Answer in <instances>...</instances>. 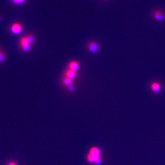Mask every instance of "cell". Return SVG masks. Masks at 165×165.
<instances>
[{"instance_id": "cell-1", "label": "cell", "mask_w": 165, "mask_h": 165, "mask_svg": "<svg viewBox=\"0 0 165 165\" xmlns=\"http://www.w3.org/2000/svg\"><path fill=\"white\" fill-rule=\"evenodd\" d=\"M101 151L98 148L93 146L89 150V153L86 156L87 161L90 163H94V162L101 157Z\"/></svg>"}, {"instance_id": "cell-2", "label": "cell", "mask_w": 165, "mask_h": 165, "mask_svg": "<svg viewBox=\"0 0 165 165\" xmlns=\"http://www.w3.org/2000/svg\"><path fill=\"white\" fill-rule=\"evenodd\" d=\"M22 31V27L20 24L15 23L13 24L11 27V31L12 34L17 35L21 33Z\"/></svg>"}, {"instance_id": "cell-3", "label": "cell", "mask_w": 165, "mask_h": 165, "mask_svg": "<svg viewBox=\"0 0 165 165\" xmlns=\"http://www.w3.org/2000/svg\"><path fill=\"white\" fill-rule=\"evenodd\" d=\"M99 49V45L96 42H91L88 44V50L91 53H96Z\"/></svg>"}, {"instance_id": "cell-4", "label": "cell", "mask_w": 165, "mask_h": 165, "mask_svg": "<svg viewBox=\"0 0 165 165\" xmlns=\"http://www.w3.org/2000/svg\"><path fill=\"white\" fill-rule=\"evenodd\" d=\"M151 90L154 93L159 94L161 91V86L159 83L157 82H153L151 85Z\"/></svg>"}, {"instance_id": "cell-5", "label": "cell", "mask_w": 165, "mask_h": 165, "mask_svg": "<svg viewBox=\"0 0 165 165\" xmlns=\"http://www.w3.org/2000/svg\"><path fill=\"white\" fill-rule=\"evenodd\" d=\"M154 18L158 22H162L163 21L164 16L161 11L157 10L154 13Z\"/></svg>"}, {"instance_id": "cell-6", "label": "cell", "mask_w": 165, "mask_h": 165, "mask_svg": "<svg viewBox=\"0 0 165 165\" xmlns=\"http://www.w3.org/2000/svg\"><path fill=\"white\" fill-rule=\"evenodd\" d=\"M68 67L69 69L72 70V71L75 72H77L79 69V64L76 61H72L69 63Z\"/></svg>"}, {"instance_id": "cell-7", "label": "cell", "mask_w": 165, "mask_h": 165, "mask_svg": "<svg viewBox=\"0 0 165 165\" xmlns=\"http://www.w3.org/2000/svg\"><path fill=\"white\" fill-rule=\"evenodd\" d=\"M77 76V72L73 71L72 70H71L69 69L66 70V71L65 72V77L71 78L73 80L76 78Z\"/></svg>"}, {"instance_id": "cell-8", "label": "cell", "mask_w": 165, "mask_h": 165, "mask_svg": "<svg viewBox=\"0 0 165 165\" xmlns=\"http://www.w3.org/2000/svg\"><path fill=\"white\" fill-rule=\"evenodd\" d=\"M73 83V79L68 78L67 77H65L63 80V84L65 86L68 87L69 86H71Z\"/></svg>"}, {"instance_id": "cell-9", "label": "cell", "mask_w": 165, "mask_h": 165, "mask_svg": "<svg viewBox=\"0 0 165 165\" xmlns=\"http://www.w3.org/2000/svg\"><path fill=\"white\" fill-rule=\"evenodd\" d=\"M28 44H30L28 42V41L26 36L23 38L21 40V45L22 47H24V46H26V45H28Z\"/></svg>"}, {"instance_id": "cell-10", "label": "cell", "mask_w": 165, "mask_h": 165, "mask_svg": "<svg viewBox=\"0 0 165 165\" xmlns=\"http://www.w3.org/2000/svg\"><path fill=\"white\" fill-rule=\"evenodd\" d=\"M26 38H27L28 41V42H29V43L30 44H32V43H33L34 42L35 39H34V38L33 36H32V35H27V36H26Z\"/></svg>"}, {"instance_id": "cell-11", "label": "cell", "mask_w": 165, "mask_h": 165, "mask_svg": "<svg viewBox=\"0 0 165 165\" xmlns=\"http://www.w3.org/2000/svg\"><path fill=\"white\" fill-rule=\"evenodd\" d=\"M31 44H28V45H26V46H24V47H22V49L24 51H28L30 49H31Z\"/></svg>"}, {"instance_id": "cell-12", "label": "cell", "mask_w": 165, "mask_h": 165, "mask_svg": "<svg viewBox=\"0 0 165 165\" xmlns=\"http://www.w3.org/2000/svg\"><path fill=\"white\" fill-rule=\"evenodd\" d=\"M102 157H99L94 162V163L96 165H99L100 164H101L102 162Z\"/></svg>"}, {"instance_id": "cell-13", "label": "cell", "mask_w": 165, "mask_h": 165, "mask_svg": "<svg viewBox=\"0 0 165 165\" xmlns=\"http://www.w3.org/2000/svg\"><path fill=\"white\" fill-rule=\"evenodd\" d=\"M5 59V55L4 54L0 51V63H2L4 62Z\"/></svg>"}, {"instance_id": "cell-14", "label": "cell", "mask_w": 165, "mask_h": 165, "mask_svg": "<svg viewBox=\"0 0 165 165\" xmlns=\"http://www.w3.org/2000/svg\"><path fill=\"white\" fill-rule=\"evenodd\" d=\"M12 2L15 3V4H21L23 3L26 0H12Z\"/></svg>"}, {"instance_id": "cell-15", "label": "cell", "mask_w": 165, "mask_h": 165, "mask_svg": "<svg viewBox=\"0 0 165 165\" xmlns=\"http://www.w3.org/2000/svg\"><path fill=\"white\" fill-rule=\"evenodd\" d=\"M7 165H18L16 162L14 161H9L7 163Z\"/></svg>"}, {"instance_id": "cell-16", "label": "cell", "mask_w": 165, "mask_h": 165, "mask_svg": "<svg viewBox=\"0 0 165 165\" xmlns=\"http://www.w3.org/2000/svg\"><path fill=\"white\" fill-rule=\"evenodd\" d=\"M68 90L69 91H73L74 90V86H73V84L71 85V86H70L68 87Z\"/></svg>"}, {"instance_id": "cell-17", "label": "cell", "mask_w": 165, "mask_h": 165, "mask_svg": "<svg viewBox=\"0 0 165 165\" xmlns=\"http://www.w3.org/2000/svg\"><path fill=\"white\" fill-rule=\"evenodd\" d=\"M1 17H0V21H1Z\"/></svg>"}]
</instances>
